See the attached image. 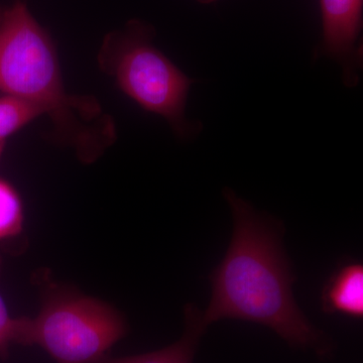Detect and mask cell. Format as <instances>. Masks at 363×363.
I'll use <instances>...</instances> for the list:
<instances>
[{
    "mask_svg": "<svg viewBox=\"0 0 363 363\" xmlns=\"http://www.w3.org/2000/svg\"><path fill=\"white\" fill-rule=\"evenodd\" d=\"M23 325V317H11L4 298L0 296V357H7L11 344H21Z\"/></svg>",
    "mask_w": 363,
    "mask_h": 363,
    "instance_id": "obj_10",
    "label": "cell"
},
{
    "mask_svg": "<svg viewBox=\"0 0 363 363\" xmlns=\"http://www.w3.org/2000/svg\"><path fill=\"white\" fill-rule=\"evenodd\" d=\"M197 1L202 4H214V2L219 1V0H197Z\"/></svg>",
    "mask_w": 363,
    "mask_h": 363,
    "instance_id": "obj_11",
    "label": "cell"
},
{
    "mask_svg": "<svg viewBox=\"0 0 363 363\" xmlns=\"http://www.w3.org/2000/svg\"><path fill=\"white\" fill-rule=\"evenodd\" d=\"M45 114L32 102L9 95L0 97V159L7 138Z\"/></svg>",
    "mask_w": 363,
    "mask_h": 363,
    "instance_id": "obj_8",
    "label": "cell"
},
{
    "mask_svg": "<svg viewBox=\"0 0 363 363\" xmlns=\"http://www.w3.org/2000/svg\"><path fill=\"white\" fill-rule=\"evenodd\" d=\"M0 92L44 109L83 162L116 142V123L96 98L67 92L51 38L21 1L0 11Z\"/></svg>",
    "mask_w": 363,
    "mask_h": 363,
    "instance_id": "obj_2",
    "label": "cell"
},
{
    "mask_svg": "<svg viewBox=\"0 0 363 363\" xmlns=\"http://www.w3.org/2000/svg\"><path fill=\"white\" fill-rule=\"evenodd\" d=\"M26 215L23 199L13 184L0 178V241L21 235Z\"/></svg>",
    "mask_w": 363,
    "mask_h": 363,
    "instance_id": "obj_9",
    "label": "cell"
},
{
    "mask_svg": "<svg viewBox=\"0 0 363 363\" xmlns=\"http://www.w3.org/2000/svg\"><path fill=\"white\" fill-rule=\"evenodd\" d=\"M322 40L315 58L333 60L340 66L344 85L357 87L363 65V0H319Z\"/></svg>",
    "mask_w": 363,
    "mask_h": 363,
    "instance_id": "obj_5",
    "label": "cell"
},
{
    "mask_svg": "<svg viewBox=\"0 0 363 363\" xmlns=\"http://www.w3.org/2000/svg\"><path fill=\"white\" fill-rule=\"evenodd\" d=\"M206 328L203 313L194 305H188L185 308V329L177 342L152 352L124 357H106L95 363H193L198 343Z\"/></svg>",
    "mask_w": 363,
    "mask_h": 363,
    "instance_id": "obj_7",
    "label": "cell"
},
{
    "mask_svg": "<svg viewBox=\"0 0 363 363\" xmlns=\"http://www.w3.org/2000/svg\"><path fill=\"white\" fill-rule=\"evenodd\" d=\"M322 309L328 314H341L359 319L363 317V267L350 262L339 267L327 281L322 292Z\"/></svg>",
    "mask_w": 363,
    "mask_h": 363,
    "instance_id": "obj_6",
    "label": "cell"
},
{
    "mask_svg": "<svg viewBox=\"0 0 363 363\" xmlns=\"http://www.w3.org/2000/svg\"><path fill=\"white\" fill-rule=\"evenodd\" d=\"M223 196L233 215L230 245L212 272V297L203 313L204 323L240 319L269 327L284 340L301 348L326 352V340L305 317L294 298L296 278L281 233L271 219L255 211L231 189Z\"/></svg>",
    "mask_w": 363,
    "mask_h": 363,
    "instance_id": "obj_1",
    "label": "cell"
},
{
    "mask_svg": "<svg viewBox=\"0 0 363 363\" xmlns=\"http://www.w3.org/2000/svg\"><path fill=\"white\" fill-rule=\"evenodd\" d=\"M128 331L113 306L56 286L45 291L37 317H23L21 344L40 346L57 363H95Z\"/></svg>",
    "mask_w": 363,
    "mask_h": 363,
    "instance_id": "obj_4",
    "label": "cell"
},
{
    "mask_svg": "<svg viewBox=\"0 0 363 363\" xmlns=\"http://www.w3.org/2000/svg\"><path fill=\"white\" fill-rule=\"evenodd\" d=\"M154 35L152 26L133 21L125 30L105 39L98 60L126 96L166 119L178 138L188 140L202 130L201 123L188 121L185 114L196 80L155 47Z\"/></svg>",
    "mask_w": 363,
    "mask_h": 363,
    "instance_id": "obj_3",
    "label": "cell"
}]
</instances>
